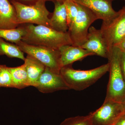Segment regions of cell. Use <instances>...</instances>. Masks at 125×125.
<instances>
[{
  "label": "cell",
  "instance_id": "cell-10",
  "mask_svg": "<svg viewBox=\"0 0 125 125\" xmlns=\"http://www.w3.org/2000/svg\"><path fill=\"white\" fill-rule=\"evenodd\" d=\"M81 47L95 55L106 58L108 57L107 45L102 34L93 26L90 27L87 40Z\"/></svg>",
  "mask_w": 125,
  "mask_h": 125
},
{
  "label": "cell",
  "instance_id": "cell-16",
  "mask_svg": "<svg viewBox=\"0 0 125 125\" xmlns=\"http://www.w3.org/2000/svg\"><path fill=\"white\" fill-rule=\"evenodd\" d=\"M12 76L13 88L23 89L30 86L28 78L24 64L18 67H9Z\"/></svg>",
  "mask_w": 125,
  "mask_h": 125
},
{
  "label": "cell",
  "instance_id": "cell-29",
  "mask_svg": "<svg viewBox=\"0 0 125 125\" xmlns=\"http://www.w3.org/2000/svg\"><path fill=\"white\" fill-rule=\"evenodd\" d=\"M111 0L113 1V0ZM123 0L125 1V0Z\"/></svg>",
  "mask_w": 125,
  "mask_h": 125
},
{
  "label": "cell",
  "instance_id": "cell-30",
  "mask_svg": "<svg viewBox=\"0 0 125 125\" xmlns=\"http://www.w3.org/2000/svg\"></svg>",
  "mask_w": 125,
  "mask_h": 125
},
{
  "label": "cell",
  "instance_id": "cell-27",
  "mask_svg": "<svg viewBox=\"0 0 125 125\" xmlns=\"http://www.w3.org/2000/svg\"><path fill=\"white\" fill-rule=\"evenodd\" d=\"M92 125H98V124H93Z\"/></svg>",
  "mask_w": 125,
  "mask_h": 125
},
{
  "label": "cell",
  "instance_id": "cell-11",
  "mask_svg": "<svg viewBox=\"0 0 125 125\" xmlns=\"http://www.w3.org/2000/svg\"><path fill=\"white\" fill-rule=\"evenodd\" d=\"M91 10L98 19L108 20L115 16L117 11L112 6L111 0H73Z\"/></svg>",
  "mask_w": 125,
  "mask_h": 125
},
{
  "label": "cell",
  "instance_id": "cell-19",
  "mask_svg": "<svg viewBox=\"0 0 125 125\" xmlns=\"http://www.w3.org/2000/svg\"><path fill=\"white\" fill-rule=\"evenodd\" d=\"M0 87L13 88L12 76L9 67L5 65L0 66Z\"/></svg>",
  "mask_w": 125,
  "mask_h": 125
},
{
  "label": "cell",
  "instance_id": "cell-18",
  "mask_svg": "<svg viewBox=\"0 0 125 125\" xmlns=\"http://www.w3.org/2000/svg\"><path fill=\"white\" fill-rule=\"evenodd\" d=\"M26 33L24 26L10 29H0V38L4 39L15 44L22 40Z\"/></svg>",
  "mask_w": 125,
  "mask_h": 125
},
{
  "label": "cell",
  "instance_id": "cell-17",
  "mask_svg": "<svg viewBox=\"0 0 125 125\" xmlns=\"http://www.w3.org/2000/svg\"><path fill=\"white\" fill-rule=\"evenodd\" d=\"M5 55L10 58H17L24 61V52L16 45L5 42L0 38V55Z\"/></svg>",
  "mask_w": 125,
  "mask_h": 125
},
{
  "label": "cell",
  "instance_id": "cell-8",
  "mask_svg": "<svg viewBox=\"0 0 125 125\" xmlns=\"http://www.w3.org/2000/svg\"><path fill=\"white\" fill-rule=\"evenodd\" d=\"M122 103L111 100H105L101 107L90 113L93 124L114 125L124 113Z\"/></svg>",
  "mask_w": 125,
  "mask_h": 125
},
{
  "label": "cell",
  "instance_id": "cell-26",
  "mask_svg": "<svg viewBox=\"0 0 125 125\" xmlns=\"http://www.w3.org/2000/svg\"><path fill=\"white\" fill-rule=\"evenodd\" d=\"M56 0L57 1H62V0Z\"/></svg>",
  "mask_w": 125,
  "mask_h": 125
},
{
  "label": "cell",
  "instance_id": "cell-6",
  "mask_svg": "<svg viewBox=\"0 0 125 125\" xmlns=\"http://www.w3.org/2000/svg\"><path fill=\"white\" fill-rule=\"evenodd\" d=\"M100 30L109 54L113 48L125 38V9L122 8L111 19L103 21Z\"/></svg>",
  "mask_w": 125,
  "mask_h": 125
},
{
  "label": "cell",
  "instance_id": "cell-20",
  "mask_svg": "<svg viewBox=\"0 0 125 125\" xmlns=\"http://www.w3.org/2000/svg\"><path fill=\"white\" fill-rule=\"evenodd\" d=\"M93 124L91 114L85 116H77L65 119L60 125H92Z\"/></svg>",
  "mask_w": 125,
  "mask_h": 125
},
{
  "label": "cell",
  "instance_id": "cell-13",
  "mask_svg": "<svg viewBox=\"0 0 125 125\" xmlns=\"http://www.w3.org/2000/svg\"><path fill=\"white\" fill-rule=\"evenodd\" d=\"M19 26L13 6L8 0H0V29H10Z\"/></svg>",
  "mask_w": 125,
  "mask_h": 125
},
{
  "label": "cell",
  "instance_id": "cell-22",
  "mask_svg": "<svg viewBox=\"0 0 125 125\" xmlns=\"http://www.w3.org/2000/svg\"><path fill=\"white\" fill-rule=\"evenodd\" d=\"M114 125H125V112H124Z\"/></svg>",
  "mask_w": 125,
  "mask_h": 125
},
{
  "label": "cell",
  "instance_id": "cell-9",
  "mask_svg": "<svg viewBox=\"0 0 125 125\" xmlns=\"http://www.w3.org/2000/svg\"><path fill=\"white\" fill-rule=\"evenodd\" d=\"M34 87L43 93L70 89L60 73L56 72L47 67Z\"/></svg>",
  "mask_w": 125,
  "mask_h": 125
},
{
  "label": "cell",
  "instance_id": "cell-21",
  "mask_svg": "<svg viewBox=\"0 0 125 125\" xmlns=\"http://www.w3.org/2000/svg\"><path fill=\"white\" fill-rule=\"evenodd\" d=\"M120 62L121 68L123 73V77L125 81V52L120 51Z\"/></svg>",
  "mask_w": 125,
  "mask_h": 125
},
{
  "label": "cell",
  "instance_id": "cell-5",
  "mask_svg": "<svg viewBox=\"0 0 125 125\" xmlns=\"http://www.w3.org/2000/svg\"><path fill=\"white\" fill-rule=\"evenodd\" d=\"M78 4V14L69 25L67 32L71 39L72 45L81 47L87 40L91 25L98 19L89 9L82 5Z\"/></svg>",
  "mask_w": 125,
  "mask_h": 125
},
{
  "label": "cell",
  "instance_id": "cell-3",
  "mask_svg": "<svg viewBox=\"0 0 125 125\" xmlns=\"http://www.w3.org/2000/svg\"><path fill=\"white\" fill-rule=\"evenodd\" d=\"M120 51L113 48L107 59L109 65V79L105 100L122 103L125 99V81L121 68Z\"/></svg>",
  "mask_w": 125,
  "mask_h": 125
},
{
  "label": "cell",
  "instance_id": "cell-23",
  "mask_svg": "<svg viewBox=\"0 0 125 125\" xmlns=\"http://www.w3.org/2000/svg\"><path fill=\"white\" fill-rule=\"evenodd\" d=\"M114 47H117L121 51L125 52V38Z\"/></svg>",
  "mask_w": 125,
  "mask_h": 125
},
{
  "label": "cell",
  "instance_id": "cell-15",
  "mask_svg": "<svg viewBox=\"0 0 125 125\" xmlns=\"http://www.w3.org/2000/svg\"><path fill=\"white\" fill-rule=\"evenodd\" d=\"M24 62L30 86L34 87L46 66L40 61L29 55H27Z\"/></svg>",
  "mask_w": 125,
  "mask_h": 125
},
{
  "label": "cell",
  "instance_id": "cell-4",
  "mask_svg": "<svg viewBox=\"0 0 125 125\" xmlns=\"http://www.w3.org/2000/svg\"><path fill=\"white\" fill-rule=\"evenodd\" d=\"M46 1L40 0L29 5L12 1L11 3L16 12L18 24H34L51 27L50 19L48 17L50 13L46 7Z\"/></svg>",
  "mask_w": 125,
  "mask_h": 125
},
{
  "label": "cell",
  "instance_id": "cell-2",
  "mask_svg": "<svg viewBox=\"0 0 125 125\" xmlns=\"http://www.w3.org/2000/svg\"><path fill=\"white\" fill-rule=\"evenodd\" d=\"M109 69L108 62L87 70H76L69 66L62 67L60 74L70 89L81 91L96 83Z\"/></svg>",
  "mask_w": 125,
  "mask_h": 125
},
{
  "label": "cell",
  "instance_id": "cell-24",
  "mask_svg": "<svg viewBox=\"0 0 125 125\" xmlns=\"http://www.w3.org/2000/svg\"><path fill=\"white\" fill-rule=\"evenodd\" d=\"M21 0L28 1H35V2H36V1L39 0ZM43 0L46 1H52L54 2L56 1V0Z\"/></svg>",
  "mask_w": 125,
  "mask_h": 125
},
{
  "label": "cell",
  "instance_id": "cell-14",
  "mask_svg": "<svg viewBox=\"0 0 125 125\" xmlns=\"http://www.w3.org/2000/svg\"><path fill=\"white\" fill-rule=\"evenodd\" d=\"M54 11L50 19L51 27L52 28L62 32H67L68 23L66 8L63 1H55Z\"/></svg>",
  "mask_w": 125,
  "mask_h": 125
},
{
  "label": "cell",
  "instance_id": "cell-7",
  "mask_svg": "<svg viewBox=\"0 0 125 125\" xmlns=\"http://www.w3.org/2000/svg\"><path fill=\"white\" fill-rule=\"evenodd\" d=\"M23 52L33 57L57 73L62 68L61 55L59 50L42 46L29 45L21 41L16 44Z\"/></svg>",
  "mask_w": 125,
  "mask_h": 125
},
{
  "label": "cell",
  "instance_id": "cell-1",
  "mask_svg": "<svg viewBox=\"0 0 125 125\" xmlns=\"http://www.w3.org/2000/svg\"><path fill=\"white\" fill-rule=\"evenodd\" d=\"M26 33L21 41L29 45L42 46L59 50L62 46L72 45L68 32L55 30L43 25L25 24Z\"/></svg>",
  "mask_w": 125,
  "mask_h": 125
},
{
  "label": "cell",
  "instance_id": "cell-28",
  "mask_svg": "<svg viewBox=\"0 0 125 125\" xmlns=\"http://www.w3.org/2000/svg\"><path fill=\"white\" fill-rule=\"evenodd\" d=\"M123 9H125V5L124 6V7H123Z\"/></svg>",
  "mask_w": 125,
  "mask_h": 125
},
{
  "label": "cell",
  "instance_id": "cell-25",
  "mask_svg": "<svg viewBox=\"0 0 125 125\" xmlns=\"http://www.w3.org/2000/svg\"><path fill=\"white\" fill-rule=\"evenodd\" d=\"M122 106H123V109H124V112H125V99L123 101V103H122Z\"/></svg>",
  "mask_w": 125,
  "mask_h": 125
},
{
  "label": "cell",
  "instance_id": "cell-12",
  "mask_svg": "<svg viewBox=\"0 0 125 125\" xmlns=\"http://www.w3.org/2000/svg\"><path fill=\"white\" fill-rule=\"evenodd\" d=\"M61 55V64L62 67L69 66L73 62L81 61L89 56L95 55L81 47L72 45L62 46L59 49Z\"/></svg>",
  "mask_w": 125,
  "mask_h": 125
}]
</instances>
